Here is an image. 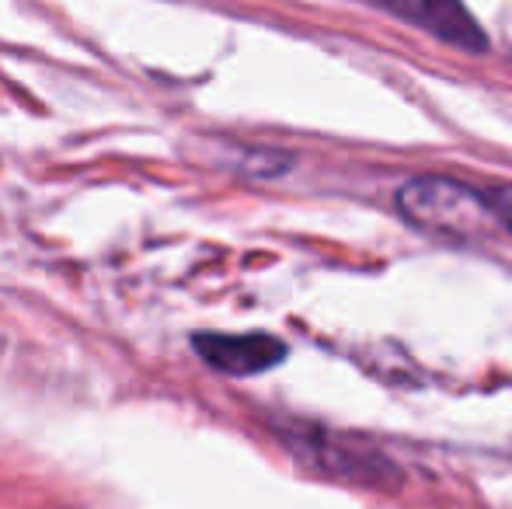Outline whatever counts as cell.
Returning <instances> with one entry per match:
<instances>
[{"label": "cell", "instance_id": "6da1fadb", "mask_svg": "<svg viewBox=\"0 0 512 509\" xmlns=\"http://www.w3.org/2000/svg\"><path fill=\"white\" fill-rule=\"evenodd\" d=\"M398 210L408 224L446 238H478L488 224H499L488 196L450 178H415L398 189Z\"/></svg>", "mask_w": 512, "mask_h": 509}, {"label": "cell", "instance_id": "7a4b0ae2", "mask_svg": "<svg viewBox=\"0 0 512 509\" xmlns=\"http://www.w3.org/2000/svg\"><path fill=\"white\" fill-rule=\"evenodd\" d=\"M394 18H405L422 32L436 35L446 46H457L464 53H485L488 35L464 7V0H373Z\"/></svg>", "mask_w": 512, "mask_h": 509}, {"label": "cell", "instance_id": "3957f363", "mask_svg": "<svg viewBox=\"0 0 512 509\" xmlns=\"http://www.w3.org/2000/svg\"><path fill=\"white\" fill-rule=\"evenodd\" d=\"M196 353L203 356L213 370L230 377H251L272 370L286 360V346L276 335L265 332H244V335H223V332H206L196 335Z\"/></svg>", "mask_w": 512, "mask_h": 509}, {"label": "cell", "instance_id": "277c9868", "mask_svg": "<svg viewBox=\"0 0 512 509\" xmlns=\"http://www.w3.org/2000/svg\"><path fill=\"white\" fill-rule=\"evenodd\" d=\"M488 203H492V210H495V217H499V224L509 227V234H512V189L488 192Z\"/></svg>", "mask_w": 512, "mask_h": 509}]
</instances>
